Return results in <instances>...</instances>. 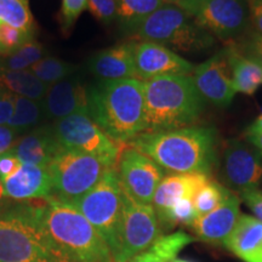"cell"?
Instances as JSON below:
<instances>
[{
  "label": "cell",
  "mask_w": 262,
  "mask_h": 262,
  "mask_svg": "<svg viewBox=\"0 0 262 262\" xmlns=\"http://www.w3.org/2000/svg\"><path fill=\"white\" fill-rule=\"evenodd\" d=\"M127 145L171 173L210 175L217 162V131L208 126L143 133Z\"/></svg>",
  "instance_id": "obj_1"
},
{
  "label": "cell",
  "mask_w": 262,
  "mask_h": 262,
  "mask_svg": "<svg viewBox=\"0 0 262 262\" xmlns=\"http://www.w3.org/2000/svg\"><path fill=\"white\" fill-rule=\"evenodd\" d=\"M88 97L91 119L116 142L127 145L146 131L142 80H101L88 88Z\"/></svg>",
  "instance_id": "obj_2"
},
{
  "label": "cell",
  "mask_w": 262,
  "mask_h": 262,
  "mask_svg": "<svg viewBox=\"0 0 262 262\" xmlns=\"http://www.w3.org/2000/svg\"><path fill=\"white\" fill-rule=\"evenodd\" d=\"M38 201L0 205V262H71L42 227Z\"/></svg>",
  "instance_id": "obj_3"
},
{
  "label": "cell",
  "mask_w": 262,
  "mask_h": 262,
  "mask_svg": "<svg viewBox=\"0 0 262 262\" xmlns=\"http://www.w3.org/2000/svg\"><path fill=\"white\" fill-rule=\"evenodd\" d=\"M38 212L49 237L71 262H114L106 242L73 204L49 196L39 199Z\"/></svg>",
  "instance_id": "obj_4"
},
{
  "label": "cell",
  "mask_w": 262,
  "mask_h": 262,
  "mask_svg": "<svg viewBox=\"0 0 262 262\" xmlns=\"http://www.w3.org/2000/svg\"><path fill=\"white\" fill-rule=\"evenodd\" d=\"M146 131L159 133L192 126L199 120L205 101L191 75L156 78L143 81Z\"/></svg>",
  "instance_id": "obj_5"
},
{
  "label": "cell",
  "mask_w": 262,
  "mask_h": 262,
  "mask_svg": "<svg viewBox=\"0 0 262 262\" xmlns=\"http://www.w3.org/2000/svg\"><path fill=\"white\" fill-rule=\"evenodd\" d=\"M135 37L183 52L208 50L216 39L195 24L194 18L179 6L165 4L150 14L136 29Z\"/></svg>",
  "instance_id": "obj_6"
},
{
  "label": "cell",
  "mask_w": 262,
  "mask_h": 262,
  "mask_svg": "<svg viewBox=\"0 0 262 262\" xmlns=\"http://www.w3.org/2000/svg\"><path fill=\"white\" fill-rule=\"evenodd\" d=\"M123 195L117 168H111L86 194L73 204L106 242L113 260L122 248Z\"/></svg>",
  "instance_id": "obj_7"
},
{
  "label": "cell",
  "mask_w": 262,
  "mask_h": 262,
  "mask_svg": "<svg viewBox=\"0 0 262 262\" xmlns=\"http://www.w3.org/2000/svg\"><path fill=\"white\" fill-rule=\"evenodd\" d=\"M48 168L52 187L50 196L70 204L86 194L111 169L95 157L67 149L62 150Z\"/></svg>",
  "instance_id": "obj_8"
},
{
  "label": "cell",
  "mask_w": 262,
  "mask_h": 262,
  "mask_svg": "<svg viewBox=\"0 0 262 262\" xmlns=\"http://www.w3.org/2000/svg\"><path fill=\"white\" fill-rule=\"evenodd\" d=\"M52 127L63 149L95 157L110 168H116L125 148V145H120L107 136L88 113L73 114L56 120Z\"/></svg>",
  "instance_id": "obj_9"
},
{
  "label": "cell",
  "mask_w": 262,
  "mask_h": 262,
  "mask_svg": "<svg viewBox=\"0 0 262 262\" xmlns=\"http://www.w3.org/2000/svg\"><path fill=\"white\" fill-rule=\"evenodd\" d=\"M160 232L162 228L152 204H140L124 192L122 248L114 262H127L147 251L162 235Z\"/></svg>",
  "instance_id": "obj_10"
},
{
  "label": "cell",
  "mask_w": 262,
  "mask_h": 262,
  "mask_svg": "<svg viewBox=\"0 0 262 262\" xmlns=\"http://www.w3.org/2000/svg\"><path fill=\"white\" fill-rule=\"evenodd\" d=\"M123 191L140 204H152L165 170L134 147H125L117 164Z\"/></svg>",
  "instance_id": "obj_11"
},
{
  "label": "cell",
  "mask_w": 262,
  "mask_h": 262,
  "mask_svg": "<svg viewBox=\"0 0 262 262\" xmlns=\"http://www.w3.org/2000/svg\"><path fill=\"white\" fill-rule=\"evenodd\" d=\"M192 16L199 27L222 41L245 34L250 26L247 0H205Z\"/></svg>",
  "instance_id": "obj_12"
},
{
  "label": "cell",
  "mask_w": 262,
  "mask_h": 262,
  "mask_svg": "<svg viewBox=\"0 0 262 262\" xmlns=\"http://www.w3.org/2000/svg\"><path fill=\"white\" fill-rule=\"evenodd\" d=\"M220 178L226 188L243 193L262 182V153L249 142L228 141L222 155Z\"/></svg>",
  "instance_id": "obj_13"
},
{
  "label": "cell",
  "mask_w": 262,
  "mask_h": 262,
  "mask_svg": "<svg viewBox=\"0 0 262 262\" xmlns=\"http://www.w3.org/2000/svg\"><path fill=\"white\" fill-rule=\"evenodd\" d=\"M192 74L196 90L206 102L219 108H226L232 103L237 93L232 81L226 47L194 67Z\"/></svg>",
  "instance_id": "obj_14"
},
{
  "label": "cell",
  "mask_w": 262,
  "mask_h": 262,
  "mask_svg": "<svg viewBox=\"0 0 262 262\" xmlns=\"http://www.w3.org/2000/svg\"><path fill=\"white\" fill-rule=\"evenodd\" d=\"M135 67L137 79L146 81L156 78L191 74L194 66L171 49L150 41L136 42Z\"/></svg>",
  "instance_id": "obj_15"
},
{
  "label": "cell",
  "mask_w": 262,
  "mask_h": 262,
  "mask_svg": "<svg viewBox=\"0 0 262 262\" xmlns=\"http://www.w3.org/2000/svg\"><path fill=\"white\" fill-rule=\"evenodd\" d=\"M45 119L60 120L73 114H89L88 86L75 75L50 85L41 101Z\"/></svg>",
  "instance_id": "obj_16"
},
{
  "label": "cell",
  "mask_w": 262,
  "mask_h": 262,
  "mask_svg": "<svg viewBox=\"0 0 262 262\" xmlns=\"http://www.w3.org/2000/svg\"><path fill=\"white\" fill-rule=\"evenodd\" d=\"M241 198L231 193L222 204L209 214L199 216L192 229L199 241L211 245H225L241 216Z\"/></svg>",
  "instance_id": "obj_17"
},
{
  "label": "cell",
  "mask_w": 262,
  "mask_h": 262,
  "mask_svg": "<svg viewBox=\"0 0 262 262\" xmlns=\"http://www.w3.org/2000/svg\"><path fill=\"white\" fill-rule=\"evenodd\" d=\"M4 195L14 202L47 199L51 195V178L48 166L22 164L14 175L3 181Z\"/></svg>",
  "instance_id": "obj_18"
},
{
  "label": "cell",
  "mask_w": 262,
  "mask_h": 262,
  "mask_svg": "<svg viewBox=\"0 0 262 262\" xmlns=\"http://www.w3.org/2000/svg\"><path fill=\"white\" fill-rule=\"evenodd\" d=\"M135 49L136 41H125L103 49L90 57L88 68L101 80L136 78Z\"/></svg>",
  "instance_id": "obj_19"
},
{
  "label": "cell",
  "mask_w": 262,
  "mask_h": 262,
  "mask_svg": "<svg viewBox=\"0 0 262 262\" xmlns=\"http://www.w3.org/2000/svg\"><path fill=\"white\" fill-rule=\"evenodd\" d=\"M62 150L52 125H42L18 136L11 152L25 164L49 166Z\"/></svg>",
  "instance_id": "obj_20"
},
{
  "label": "cell",
  "mask_w": 262,
  "mask_h": 262,
  "mask_svg": "<svg viewBox=\"0 0 262 262\" xmlns=\"http://www.w3.org/2000/svg\"><path fill=\"white\" fill-rule=\"evenodd\" d=\"M210 179L203 173H171L165 175L157 187L152 201L157 217H160L183 198H192L201 186Z\"/></svg>",
  "instance_id": "obj_21"
},
{
  "label": "cell",
  "mask_w": 262,
  "mask_h": 262,
  "mask_svg": "<svg viewBox=\"0 0 262 262\" xmlns=\"http://www.w3.org/2000/svg\"><path fill=\"white\" fill-rule=\"evenodd\" d=\"M225 247L244 262H262V222L255 216L241 215Z\"/></svg>",
  "instance_id": "obj_22"
},
{
  "label": "cell",
  "mask_w": 262,
  "mask_h": 262,
  "mask_svg": "<svg viewBox=\"0 0 262 262\" xmlns=\"http://www.w3.org/2000/svg\"><path fill=\"white\" fill-rule=\"evenodd\" d=\"M227 50L228 63L232 72V81L235 93H242L247 96H253L262 85V70L257 62L239 50L238 45L228 44Z\"/></svg>",
  "instance_id": "obj_23"
},
{
  "label": "cell",
  "mask_w": 262,
  "mask_h": 262,
  "mask_svg": "<svg viewBox=\"0 0 262 262\" xmlns=\"http://www.w3.org/2000/svg\"><path fill=\"white\" fill-rule=\"evenodd\" d=\"M0 86L16 96L35 101H42L49 88L38 79L31 70H0Z\"/></svg>",
  "instance_id": "obj_24"
},
{
  "label": "cell",
  "mask_w": 262,
  "mask_h": 262,
  "mask_svg": "<svg viewBox=\"0 0 262 262\" xmlns=\"http://www.w3.org/2000/svg\"><path fill=\"white\" fill-rule=\"evenodd\" d=\"M165 4V0H117V19L125 33L134 34L150 14Z\"/></svg>",
  "instance_id": "obj_25"
},
{
  "label": "cell",
  "mask_w": 262,
  "mask_h": 262,
  "mask_svg": "<svg viewBox=\"0 0 262 262\" xmlns=\"http://www.w3.org/2000/svg\"><path fill=\"white\" fill-rule=\"evenodd\" d=\"M14 116L10 119L8 126L15 130L18 136L38 127L41 120L45 119L41 101H35L14 95Z\"/></svg>",
  "instance_id": "obj_26"
},
{
  "label": "cell",
  "mask_w": 262,
  "mask_h": 262,
  "mask_svg": "<svg viewBox=\"0 0 262 262\" xmlns=\"http://www.w3.org/2000/svg\"><path fill=\"white\" fill-rule=\"evenodd\" d=\"M0 24H5L34 38L37 26L28 0H0Z\"/></svg>",
  "instance_id": "obj_27"
},
{
  "label": "cell",
  "mask_w": 262,
  "mask_h": 262,
  "mask_svg": "<svg viewBox=\"0 0 262 262\" xmlns=\"http://www.w3.org/2000/svg\"><path fill=\"white\" fill-rule=\"evenodd\" d=\"M45 56H47V50L44 45L33 38L16 51L0 56V70H29L33 64H35Z\"/></svg>",
  "instance_id": "obj_28"
},
{
  "label": "cell",
  "mask_w": 262,
  "mask_h": 262,
  "mask_svg": "<svg viewBox=\"0 0 262 262\" xmlns=\"http://www.w3.org/2000/svg\"><path fill=\"white\" fill-rule=\"evenodd\" d=\"M33 74L48 86L70 78L78 71V66L66 62L61 58L45 56L29 68Z\"/></svg>",
  "instance_id": "obj_29"
},
{
  "label": "cell",
  "mask_w": 262,
  "mask_h": 262,
  "mask_svg": "<svg viewBox=\"0 0 262 262\" xmlns=\"http://www.w3.org/2000/svg\"><path fill=\"white\" fill-rule=\"evenodd\" d=\"M231 193L222 183L209 179L204 185L196 189L194 195L192 196V201L198 215L203 216L219 208L231 195Z\"/></svg>",
  "instance_id": "obj_30"
},
{
  "label": "cell",
  "mask_w": 262,
  "mask_h": 262,
  "mask_svg": "<svg viewBox=\"0 0 262 262\" xmlns=\"http://www.w3.org/2000/svg\"><path fill=\"white\" fill-rule=\"evenodd\" d=\"M193 242L194 238L192 235L183 231H179L170 234L159 235L148 250L162 258L164 262H172L178 257L180 251H182Z\"/></svg>",
  "instance_id": "obj_31"
},
{
  "label": "cell",
  "mask_w": 262,
  "mask_h": 262,
  "mask_svg": "<svg viewBox=\"0 0 262 262\" xmlns=\"http://www.w3.org/2000/svg\"><path fill=\"white\" fill-rule=\"evenodd\" d=\"M198 217L199 215L195 210L192 198H183L171 206L163 216L158 217V221L160 228L169 231L178 226L192 227Z\"/></svg>",
  "instance_id": "obj_32"
},
{
  "label": "cell",
  "mask_w": 262,
  "mask_h": 262,
  "mask_svg": "<svg viewBox=\"0 0 262 262\" xmlns=\"http://www.w3.org/2000/svg\"><path fill=\"white\" fill-rule=\"evenodd\" d=\"M31 39H33V37L22 29L0 24V56L16 51Z\"/></svg>",
  "instance_id": "obj_33"
},
{
  "label": "cell",
  "mask_w": 262,
  "mask_h": 262,
  "mask_svg": "<svg viewBox=\"0 0 262 262\" xmlns=\"http://www.w3.org/2000/svg\"><path fill=\"white\" fill-rule=\"evenodd\" d=\"M88 9V0H62L60 21L64 34L70 33L79 16Z\"/></svg>",
  "instance_id": "obj_34"
},
{
  "label": "cell",
  "mask_w": 262,
  "mask_h": 262,
  "mask_svg": "<svg viewBox=\"0 0 262 262\" xmlns=\"http://www.w3.org/2000/svg\"><path fill=\"white\" fill-rule=\"evenodd\" d=\"M88 9L95 18L104 25L117 19V0H88Z\"/></svg>",
  "instance_id": "obj_35"
},
{
  "label": "cell",
  "mask_w": 262,
  "mask_h": 262,
  "mask_svg": "<svg viewBox=\"0 0 262 262\" xmlns=\"http://www.w3.org/2000/svg\"><path fill=\"white\" fill-rule=\"evenodd\" d=\"M239 50L243 52L245 56L257 62L262 70V35L254 32L253 29L249 31L244 40L242 41V49L239 48Z\"/></svg>",
  "instance_id": "obj_36"
},
{
  "label": "cell",
  "mask_w": 262,
  "mask_h": 262,
  "mask_svg": "<svg viewBox=\"0 0 262 262\" xmlns=\"http://www.w3.org/2000/svg\"><path fill=\"white\" fill-rule=\"evenodd\" d=\"M14 95L0 86V125H8L14 116Z\"/></svg>",
  "instance_id": "obj_37"
},
{
  "label": "cell",
  "mask_w": 262,
  "mask_h": 262,
  "mask_svg": "<svg viewBox=\"0 0 262 262\" xmlns=\"http://www.w3.org/2000/svg\"><path fill=\"white\" fill-rule=\"evenodd\" d=\"M22 164L24 163H22L11 150L2 153V155H0V178H2L3 181H4L5 179L10 178L11 175H14V173L21 168Z\"/></svg>",
  "instance_id": "obj_38"
},
{
  "label": "cell",
  "mask_w": 262,
  "mask_h": 262,
  "mask_svg": "<svg viewBox=\"0 0 262 262\" xmlns=\"http://www.w3.org/2000/svg\"><path fill=\"white\" fill-rule=\"evenodd\" d=\"M241 201H243L253 211L255 217L262 222V191L256 188L241 193Z\"/></svg>",
  "instance_id": "obj_39"
},
{
  "label": "cell",
  "mask_w": 262,
  "mask_h": 262,
  "mask_svg": "<svg viewBox=\"0 0 262 262\" xmlns=\"http://www.w3.org/2000/svg\"><path fill=\"white\" fill-rule=\"evenodd\" d=\"M249 21L254 32L262 35V0H247Z\"/></svg>",
  "instance_id": "obj_40"
},
{
  "label": "cell",
  "mask_w": 262,
  "mask_h": 262,
  "mask_svg": "<svg viewBox=\"0 0 262 262\" xmlns=\"http://www.w3.org/2000/svg\"><path fill=\"white\" fill-rule=\"evenodd\" d=\"M18 139L17 133L8 125H0V155L9 152Z\"/></svg>",
  "instance_id": "obj_41"
},
{
  "label": "cell",
  "mask_w": 262,
  "mask_h": 262,
  "mask_svg": "<svg viewBox=\"0 0 262 262\" xmlns=\"http://www.w3.org/2000/svg\"><path fill=\"white\" fill-rule=\"evenodd\" d=\"M205 0H165V3H169V4H173L179 8H181L187 11L188 14L193 15L195 12V10L201 6Z\"/></svg>",
  "instance_id": "obj_42"
},
{
  "label": "cell",
  "mask_w": 262,
  "mask_h": 262,
  "mask_svg": "<svg viewBox=\"0 0 262 262\" xmlns=\"http://www.w3.org/2000/svg\"><path fill=\"white\" fill-rule=\"evenodd\" d=\"M127 262H164V261L162 260V258H159L158 256H157L156 254H153L152 251L147 250L139 255H136V256H134L131 260H129Z\"/></svg>",
  "instance_id": "obj_43"
},
{
  "label": "cell",
  "mask_w": 262,
  "mask_h": 262,
  "mask_svg": "<svg viewBox=\"0 0 262 262\" xmlns=\"http://www.w3.org/2000/svg\"><path fill=\"white\" fill-rule=\"evenodd\" d=\"M262 133V116L258 117L256 120H254L245 131V136L253 135V134H261Z\"/></svg>",
  "instance_id": "obj_44"
},
{
  "label": "cell",
  "mask_w": 262,
  "mask_h": 262,
  "mask_svg": "<svg viewBox=\"0 0 262 262\" xmlns=\"http://www.w3.org/2000/svg\"><path fill=\"white\" fill-rule=\"evenodd\" d=\"M247 141L250 145H253L255 148H257L262 153V133L253 134V135H247Z\"/></svg>",
  "instance_id": "obj_45"
},
{
  "label": "cell",
  "mask_w": 262,
  "mask_h": 262,
  "mask_svg": "<svg viewBox=\"0 0 262 262\" xmlns=\"http://www.w3.org/2000/svg\"><path fill=\"white\" fill-rule=\"evenodd\" d=\"M4 202H6V198L4 195V185H3V180L0 178V205Z\"/></svg>",
  "instance_id": "obj_46"
},
{
  "label": "cell",
  "mask_w": 262,
  "mask_h": 262,
  "mask_svg": "<svg viewBox=\"0 0 262 262\" xmlns=\"http://www.w3.org/2000/svg\"><path fill=\"white\" fill-rule=\"evenodd\" d=\"M172 262H194V261H191V260H186V258H175Z\"/></svg>",
  "instance_id": "obj_47"
}]
</instances>
